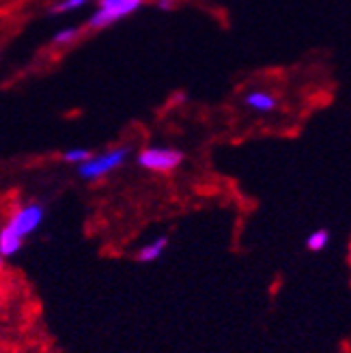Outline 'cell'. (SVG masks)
<instances>
[{"label": "cell", "instance_id": "cell-1", "mask_svg": "<svg viewBox=\"0 0 351 353\" xmlns=\"http://www.w3.org/2000/svg\"><path fill=\"white\" fill-rule=\"evenodd\" d=\"M46 220V207L41 203H26L17 207L7 224L0 228V254L3 259L15 256L22 250L24 241L37 233Z\"/></svg>", "mask_w": 351, "mask_h": 353}, {"label": "cell", "instance_id": "cell-2", "mask_svg": "<svg viewBox=\"0 0 351 353\" xmlns=\"http://www.w3.org/2000/svg\"><path fill=\"white\" fill-rule=\"evenodd\" d=\"M130 153H132L130 147H114L103 153L91 155L84 164L78 166V174L86 181H95V179H101V176H108L110 172H114L117 168H121L128 162Z\"/></svg>", "mask_w": 351, "mask_h": 353}, {"label": "cell", "instance_id": "cell-3", "mask_svg": "<svg viewBox=\"0 0 351 353\" xmlns=\"http://www.w3.org/2000/svg\"><path fill=\"white\" fill-rule=\"evenodd\" d=\"M145 0H99L97 9L89 17L91 30H103L121 20H126L132 13L143 7Z\"/></svg>", "mask_w": 351, "mask_h": 353}, {"label": "cell", "instance_id": "cell-4", "mask_svg": "<svg viewBox=\"0 0 351 353\" xmlns=\"http://www.w3.org/2000/svg\"><path fill=\"white\" fill-rule=\"evenodd\" d=\"M136 162L149 172H172L183 162V151L174 147H145L138 153Z\"/></svg>", "mask_w": 351, "mask_h": 353}, {"label": "cell", "instance_id": "cell-5", "mask_svg": "<svg viewBox=\"0 0 351 353\" xmlns=\"http://www.w3.org/2000/svg\"><path fill=\"white\" fill-rule=\"evenodd\" d=\"M243 105L257 114H270L278 108V97L270 91L257 88V91H250L243 95Z\"/></svg>", "mask_w": 351, "mask_h": 353}, {"label": "cell", "instance_id": "cell-6", "mask_svg": "<svg viewBox=\"0 0 351 353\" xmlns=\"http://www.w3.org/2000/svg\"><path fill=\"white\" fill-rule=\"evenodd\" d=\"M166 248H168V237L166 235H160V237H155L153 241L145 243L143 248L138 250L136 256H138L140 263H153V261H157V259H160L166 252Z\"/></svg>", "mask_w": 351, "mask_h": 353}, {"label": "cell", "instance_id": "cell-7", "mask_svg": "<svg viewBox=\"0 0 351 353\" xmlns=\"http://www.w3.org/2000/svg\"><path fill=\"white\" fill-rule=\"evenodd\" d=\"M328 243H330V231H328V228H317V231H312L306 237V248L310 252H321V250H325Z\"/></svg>", "mask_w": 351, "mask_h": 353}, {"label": "cell", "instance_id": "cell-8", "mask_svg": "<svg viewBox=\"0 0 351 353\" xmlns=\"http://www.w3.org/2000/svg\"><path fill=\"white\" fill-rule=\"evenodd\" d=\"M80 32L82 30L78 26H65V28L54 32V37H52V46H54V48H67L69 43H74L80 37Z\"/></svg>", "mask_w": 351, "mask_h": 353}, {"label": "cell", "instance_id": "cell-9", "mask_svg": "<svg viewBox=\"0 0 351 353\" xmlns=\"http://www.w3.org/2000/svg\"><path fill=\"white\" fill-rule=\"evenodd\" d=\"M86 3H89V0H57V3L50 7V13L52 15H69V13L86 7Z\"/></svg>", "mask_w": 351, "mask_h": 353}, {"label": "cell", "instance_id": "cell-10", "mask_svg": "<svg viewBox=\"0 0 351 353\" xmlns=\"http://www.w3.org/2000/svg\"><path fill=\"white\" fill-rule=\"evenodd\" d=\"M91 155H93V153H91L89 149H84V147H74V149H67V151L63 153V162L80 166V164H84L86 160H89Z\"/></svg>", "mask_w": 351, "mask_h": 353}, {"label": "cell", "instance_id": "cell-11", "mask_svg": "<svg viewBox=\"0 0 351 353\" xmlns=\"http://www.w3.org/2000/svg\"><path fill=\"white\" fill-rule=\"evenodd\" d=\"M157 7L164 9V11H168V9L174 7V0H157Z\"/></svg>", "mask_w": 351, "mask_h": 353}, {"label": "cell", "instance_id": "cell-12", "mask_svg": "<svg viewBox=\"0 0 351 353\" xmlns=\"http://www.w3.org/2000/svg\"><path fill=\"white\" fill-rule=\"evenodd\" d=\"M0 268H3V254H0Z\"/></svg>", "mask_w": 351, "mask_h": 353}, {"label": "cell", "instance_id": "cell-13", "mask_svg": "<svg viewBox=\"0 0 351 353\" xmlns=\"http://www.w3.org/2000/svg\"><path fill=\"white\" fill-rule=\"evenodd\" d=\"M349 250H351V245H349Z\"/></svg>", "mask_w": 351, "mask_h": 353}]
</instances>
